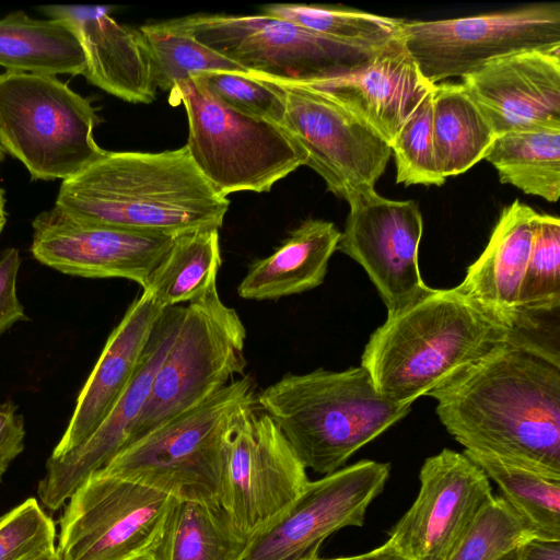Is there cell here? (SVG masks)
<instances>
[{
	"mask_svg": "<svg viewBox=\"0 0 560 560\" xmlns=\"http://www.w3.org/2000/svg\"><path fill=\"white\" fill-rule=\"evenodd\" d=\"M400 37L422 77L435 85L451 78L463 79L514 54L560 50V3L405 21Z\"/></svg>",
	"mask_w": 560,
	"mask_h": 560,
	"instance_id": "obj_10",
	"label": "cell"
},
{
	"mask_svg": "<svg viewBox=\"0 0 560 560\" xmlns=\"http://www.w3.org/2000/svg\"><path fill=\"white\" fill-rule=\"evenodd\" d=\"M538 214L518 199L504 207L487 246L455 289L508 323L545 339L538 334L540 324L518 310Z\"/></svg>",
	"mask_w": 560,
	"mask_h": 560,
	"instance_id": "obj_23",
	"label": "cell"
},
{
	"mask_svg": "<svg viewBox=\"0 0 560 560\" xmlns=\"http://www.w3.org/2000/svg\"><path fill=\"white\" fill-rule=\"evenodd\" d=\"M260 14L292 22L352 47L371 50L399 36L406 21L351 8L304 3L266 4Z\"/></svg>",
	"mask_w": 560,
	"mask_h": 560,
	"instance_id": "obj_31",
	"label": "cell"
},
{
	"mask_svg": "<svg viewBox=\"0 0 560 560\" xmlns=\"http://www.w3.org/2000/svg\"><path fill=\"white\" fill-rule=\"evenodd\" d=\"M21 265L15 247L7 248L0 256V336L15 323L28 320L16 292Z\"/></svg>",
	"mask_w": 560,
	"mask_h": 560,
	"instance_id": "obj_38",
	"label": "cell"
},
{
	"mask_svg": "<svg viewBox=\"0 0 560 560\" xmlns=\"http://www.w3.org/2000/svg\"><path fill=\"white\" fill-rule=\"evenodd\" d=\"M520 342L559 351L465 298L455 288L430 289L387 315L361 357L376 390L398 404L428 396L495 347Z\"/></svg>",
	"mask_w": 560,
	"mask_h": 560,
	"instance_id": "obj_2",
	"label": "cell"
},
{
	"mask_svg": "<svg viewBox=\"0 0 560 560\" xmlns=\"http://www.w3.org/2000/svg\"><path fill=\"white\" fill-rule=\"evenodd\" d=\"M560 306V219L539 213L518 292V310L532 319ZM537 320V319H536Z\"/></svg>",
	"mask_w": 560,
	"mask_h": 560,
	"instance_id": "obj_33",
	"label": "cell"
},
{
	"mask_svg": "<svg viewBox=\"0 0 560 560\" xmlns=\"http://www.w3.org/2000/svg\"><path fill=\"white\" fill-rule=\"evenodd\" d=\"M428 396L465 450L560 480L559 351L500 345Z\"/></svg>",
	"mask_w": 560,
	"mask_h": 560,
	"instance_id": "obj_1",
	"label": "cell"
},
{
	"mask_svg": "<svg viewBox=\"0 0 560 560\" xmlns=\"http://www.w3.org/2000/svg\"><path fill=\"white\" fill-rule=\"evenodd\" d=\"M518 560H560V540L532 538L517 548Z\"/></svg>",
	"mask_w": 560,
	"mask_h": 560,
	"instance_id": "obj_40",
	"label": "cell"
},
{
	"mask_svg": "<svg viewBox=\"0 0 560 560\" xmlns=\"http://www.w3.org/2000/svg\"><path fill=\"white\" fill-rule=\"evenodd\" d=\"M89 100L55 75L0 73V144L32 179H68L106 154Z\"/></svg>",
	"mask_w": 560,
	"mask_h": 560,
	"instance_id": "obj_6",
	"label": "cell"
},
{
	"mask_svg": "<svg viewBox=\"0 0 560 560\" xmlns=\"http://www.w3.org/2000/svg\"><path fill=\"white\" fill-rule=\"evenodd\" d=\"M173 498L101 470L70 495L58 560H143L156 544Z\"/></svg>",
	"mask_w": 560,
	"mask_h": 560,
	"instance_id": "obj_12",
	"label": "cell"
},
{
	"mask_svg": "<svg viewBox=\"0 0 560 560\" xmlns=\"http://www.w3.org/2000/svg\"><path fill=\"white\" fill-rule=\"evenodd\" d=\"M464 454L493 480L501 497L529 525L536 538L560 540V480L465 450Z\"/></svg>",
	"mask_w": 560,
	"mask_h": 560,
	"instance_id": "obj_30",
	"label": "cell"
},
{
	"mask_svg": "<svg viewBox=\"0 0 560 560\" xmlns=\"http://www.w3.org/2000/svg\"><path fill=\"white\" fill-rule=\"evenodd\" d=\"M340 235L330 221H303L272 254L250 264L237 287L238 295L271 301L317 288L324 282Z\"/></svg>",
	"mask_w": 560,
	"mask_h": 560,
	"instance_id": "obj_24",
	"label": "cell"
},
{
	"mask_svg": "<svg viewBox=\"0 0 560 560\" xmlns=\"http://www.w3.org/2000/svg\"><path fill=\"white\" fill-rule=\"evenodd\" d=\"M411 506L388 539L407 560H447L472 521L494 497L490 479L464 453L450 448L428 457Z\"/></svg>",
	"mask_w": 560,
	"mask_h": 560,
	"instance_id": "obj_15",
	"label": "cell"
},
{
	"mask_svg": "<svg viewBox=\"0 0 560 560\" xmlns=\"http://www.w3.org/2000/svg\"><path fill=\"white\" fill-rule=\"evenodd\" d=\"M7 220L5 199L3 189L0 187V233L2 232Z\"/></svg>",
	"mask_w": 560,
	"mask_h": 560,
	"instance_id": "obj_42",
	"label": "cell"
},
{
	"mask_svg": "<svg viewBox=\"0 0 560 560\" xmlns=\"http://www.w3.org/2000/svg\"><path fill=\"white\" fill-rule=\"evenodd\" d=\"M256 404L277 424L307 469L328 475L405 418L412 404L383 397L362 366L287 373Z\"/></svg>",
	"mask_w": 560,
	"mask_h": 560,
	"instance_id": "obj_4",
	"label": "cell"
},
{
	"mask_svg": "<svg viewBox=\"0 0 560 560\" xmlns=\"http://www.w3.org/2000/svg\"><path fill=\"white\" fill-rule=\"evenodd\" d=\"M190 77L223 106L282 125L285 110L283 95L269 80L230 70L199 72Z\"/></svg>",
	"mask_w": 560,
	"mask_h": 560,
	"instance_id": "obj_35",
	"label": "cell"
},
{
	"mask_svg": "<svg viewBox=\"0 0 560 560\" xmlns=\"http://www.w3.org/2000/svg\"><path fill=\"white\" fill-rule=\"evenodd\" d=\"M390 465L363 459L307 481L291 508L252 539L245 560H299L318 552L323 541L345 527H360L383 492Z\"/></svg>",
	"mask_w": 560,
	"mask_h": 560,
	"instance_id": "obj_16",
	"label": "cell"
},
{
	"mask_svg": "<svg viewBox=\"0 0 560 560\" xmlns=\"http://www.w3.org/2000/svg\"><path fill=\"white\" fill-rule=\"evenodd\" d=\"M501 560H518V553H517V549L511 551L510 553H508L504 558H502Z\"/></svg>",
	"mask_w": 560,
	"mask_h": 560,
	"instance_id": "obj_43",
	"label": "cell"
},
{
	"mask_svg": "<svg viewBox=\"0 0 560 560\" xmlns=\"http://www.w3.org/2000/svg\"><path fill=\"white\" fill-rule=\"evenodd\" d=\"M3 158H4V151H3V149H2V147L0 144V163L3 160Z\"/></svg>",
	"mask_w": 560,
	"mask_h": 560,
	"instance_id": "obj_44",
	"label": "cell"
},
{
	"mask_svg": "<svg viewBox=\"0 0 560 560\" xmlns=\"http://www.w3.org/2000/svg\"><path fill=\"white\" fill-rule=\"evenodd\" d=\"M229 206L186 145L155 153L107 151L62 180L55 202L82 221L172 236L219 230Z\"/></svg>",
	"mask_w": 560,
	"mask_h": 560,
	"instance_id": "obj_3",
	"label": "cell"
},
{
	"mask_svg": "<svg viewBox=\"0 0 560 560\" xmlns=\"http://www.w3.org/2000/svg\"><path fill=\"white\" fill-rule=\"evenodd\" d=\"M255 404L253 380L244 374L131 442L100 470L173 499L219 505L228 442Z\"/></svg>",
	"mask_w": 560,
	"mask_h": 560,
	"instance_id": "obj_5",
	"label": "cell"
},
{
	"mask_svg": "<svg viewBox=\"0 0 560 560\" xmlns=\"http://www.w3.org/2000/svg\"><path fill=\"white\" fill-rule=\"evenodd\" d=\"M485 160L502 184L557 202L560 196V128L546 127L495 137Z\"/></svg>",
	"mask_w": 560,
	"mask_h": 560,
	"instance_id": "obj_28",
	"label": "cell"
},
{
	"mask_svg": "<svg viewBox=\"0 0 560 560\" xmlns=\"http://www.w3.org/2000/svg\"><path fill=\"white\" fill-rule=\"evenodd\" d=\"M221 262L219 230L178 234L142 290L163 308L189 303L217 288Z\"/></svg>",
	"mask_w": 560,
	"mask_h": 560,
	"instance_id": "obj_29",
	"label": "cell"
},
{
	"mask_svg": "<svg viewBox=\"0 0 560 560\" xmlns=\"http://www.w3.org/2000/svg\"><path fill=\"white\" fill-rule=\"evenodd\" d=\"M249 544L220 504L173 499L143 560H245Z\"/></svg>",
	"mask_w": 560,
	"mask_h": 560,
	"instance_id": "obj_25",
	"label": "cell"
},
{
	"mask_svg": "<svg viewBox=\"0 0 560 560\" xmlns=\"http://www.w3.org/2000/svg\"><path fill=\"white\" fill-rule=\"evenodd\" d=\"M163 308L143 291L130 304L108 336L103 351L78 395L73 413L51 457L82 444L100 425L127 389L139 366Z\"/></svg>",
	"mask_w": 560,
	"mask_h": 560,
	"instance_id": "obj_22",
	"label": "cell"
},
{
	"mask_svg": "<svg viewBox=\"0 0 560 560\" xmlns=\"http://www.w3.org/2000/svg\"><path fill=\"white\" fill-rule=\"evenodd\" d=\"M25 427L12 401L0 404V480L11 462L24 450Z\"/></svg>",
	"mask_w": 560,
	"mask_h": 560,
	"instance_id": "obj_39",
	"label": "cell"
},
{
	"mask_svg": "<svg viewBox=\"0 0 560 560\" xmlns=\"http://www.w3.org/2000/svg\"><path fill=\"white\" fill-rule=\"evenodd\" d=\"M305 84L334 97L388 144L433 89L420 73L400 35L377 49L357 70Z\"/></svg>",
	"mask_w": 560,
	"mask_h": 560,
	"instance_id": "obj_20",
	"label": "cell"
},
{
	"mask_svg": "<svg viewBox=\"0 0 560 560\" xmlns=\"http://www.w3.org/2000/svg\"><path fill=\"white\" fill-rule=\"evenodd\" d=\"M168 93L170 104L186 110L190 158L219 195L269 191L306 165V152L282 126L223 106L191 77Z\"/></svg>",
	"mask_w": 560,
	"mask_h": 560,
	"instance_id": "obj_7",
	"label": "cell"
},
{
	"mask_svg": "<svg viewBox=\"0 0 560 560\" xmlns=\"http://www.w3.org/2000/svg\"><path fill=\"white\" fill-rule=\"evenodd\" d=\"M48 19L69 23L81 43L83 75L93 85L129 103L154 101L151 60L138 28L114 20L105 5H44Z\"/></svg>",
	"mask_w": 560,
	"mask_h": 560,
	"instance_id": "obj_21",
	"label": "cell"
},
{
	"mask_svg": "<svg viewBox=\"0 0 560 560\" xmlns=\"http://www.w3.org/2000/svg\"><path fill=\"white\" fill-rule=\"evenodd\" d=\"M176 20L194 38L247 73L277 81L337 78L364 66L377 50L352 47L264 14L203 13Z\"/></svg>",
	"mask_w": 560,
	"mask_h": 560,
	"instance_id": "obj_9",
	"label": "cell"
},
{
	"mask_svg": "<svg viewBox=\"0 0 560 560\" xmlns=\"http://www.w3.org/2000/svg\"><path fill=\"white\" fill-rule=\"evenodd\" d=\"M0 66L9 72L78 75L85 57L69 23L16 11L0 20Z\"/></svg>",
	"mask_w": 560,
	"mask_h": 560,
	"instance_id": "obj_26",
	"label": "cell"
},
{
	"mask_svg": "<svg viewBox=\"0 0 560 560\" xmlns=\"http://www.w3.org/2000/svg\"><path fill=\"white\" fill-rule=\"evenodd\" d=\"M348 205L337 250L365 270L392 315L431 289L418 262L421 211L412 200L387 199L375 189L354 196Z\"/></svg>",
	"mask_w": 560,
	"mask_h": 560,
	"instance_id": "obj_14",
	"label": "cell"
},
{
	"mask_svg": "<svg viewBox=\"0 0 560 560\" xmlns=\"http://www.w3.org/2000/svg\"><path fill=\"white\" fill-rule=\"evenodd\" d=\"M299 560H407L397 549L396 547L387 540L380 547L352 557H342V558H334V559H320L318 557V552L308 553Z\"/></svg>",
	"mask_w": 560,
	"mask_h": 560,
	"instance_id": "obj_41",
	"label": "cell"
},
{
	"mask_svg": "<svg viewBox=\"0 0 560 560\" xmlns=\"http://www.w3.org/2000/svg\"><path fill=\"white\" fill-rule=\"evenodd\" d=\"M56 526L35 498L0 517V560H27L56 549Z\"/></svg>",
	"mask_w": 560,
	"mask_h": 560,
	"instance_id": "obj_37",
	"label": "cell"
},
{
	"mask_svg": "<svg viewBox=\"0 0 560 560\" xmlns=\"http://www.w3.org/2000/svg\"><path fill=\"white\" fill-rule=\"evenodd\" d=\"M494 136L560 128V50L500 58L462 79Z\"/></svg>",
	"mask_w": 560,
	"mask_h": 560,
	"instance_id": "obj_19",
	"label": "cell"
},
{
	"mask_svg": "<svg viewBox=\"0 0 560 560\" xmlns=\"http://www.w3.org/2000/svg\"><path fill=\"white\" fill-rule=\"evenodd\" d=\"M432 103L435 162L447 179L485 160L495 136L460 83L435 84Z\"/></svg>",
	"mask_w": 560,
	"mask_h": 560,
	"instance_id": "obj_27",
	"label": "cell"
},
{
	"mask_svg": "<svg viewBox=\"0 0 560 560\" xmlns=\"http://www.w3.org/2000/svg\"><path fill=\"white\" fill-rule=\"evenodd\" d=\"M432 91L389 142L395 158L396 182L405 186H441L446 180L436 166L434 155Z\"/></svg>",
	"mask_w": 560,
	"mask_h": 560,
	"instance_id": "obj_36",
	"label": "cell"
},
{
	"mask_svg": "<svg viewBox=\"0 0 560 560\" xmlns=\"http://www.w3.org/2000/svg\"><path fill=\"white\" fill-rule=\"evenodd\" d=\"M245 339L244 324L222 302L217 288L185 305L179 330L155 373L130 443L243 376Z\"/></svg>",
	"mask_w": 560,
	"mask_h": 560,
	"instance_id": "obj_8",
	"label": "cell"
},
{
	"mask_svg": "<svg viewBox=\"0 0 560 560\" xmlns=\"http://www.w3.org/2000/svg\"><path fill=\"white\" fill-rule=\"evenodd\" d=\"M265 79L283 95L281 126L306 152V166L324 179L327 190L348 202L375 189L392 155L386 140L319 89Z\"/></svg>",
	"mask_w": 560,
	"mask_h": 560,
	"instance_id": "obj_11",
	"label": "cell"
},
{
	"mask_svg": "<svg viewBox=\"0 0 560 560\" xmlns=\"http://www.w3.org/2000/svg\"><path fill=\"white\" fill-rule=\"evenodd\" d=\"M31 253L40 264L83 278H122L142 289L175 236L79 220L51 208L32 222Z\"/></svg>",
	"mask_w": 560,
	"mask_h": 560,
	"instance_id": "obj_17",
	"label": "cell"
},
{
	"mask_svg": "<svg viewBox=\"0 0 560 560\" xmlns=\"http://www.w3.org/2000/svg\"><path fill=\"white\" fill-rule=\"evenodd\" d=\"M138 32L148 50L156 89L170 92L190 75L214 70L246 72L194 38L176 19L142 25Z\"/></svg>",
	"mask_w": 560,
	"mask_h": 560,
	"instance_id": "obj_32",
	"label": "cell"
},
{
	"mask_svg": "<svg viewBox=\"0 0 560 560\" xmlns=\"http://www.w3.org/2000/svg\"><path fill=\"white\" fill-rule=\"evenodd\" d=\"M308 481L275 421L256 409L243 416L228 442L220 505L252 541L298 500Z\"/></svg>",
	"mask_w": 560,
	"mask_h": 560,
	"instance_id": "obj_13",
	"label": "cell"
},
{
	"mask_svg": "<svg viewBox=\"0 0 560 560\" xmlns=\"http://www.w3.org/2000/svg\"><path fill=\"white\" fill-rule=\"evenodd\" d=\"M529 525L500 495L472 521L447 560H501L534 538Z\"/></svg>",
	"mask_w": 560,
	"mask_h": 560,
	"instance_id": "obj_34",
	"label": "cell"
},
{
	"mask_svg": "<svg viewBox=\"0 0 560 560\" xmlns=\"http://www.w3.org/2000/svg\"><path fill=\"white\" fill-rule=\"evenodd\" d=\"M184 311L183 305L163 311L132 381L96 430L72 451L58 457L49 456L45 476L37 487L45 508L57 511L79 486L130 443L155 373L177 336Z\"/></svg>",
	"mask_w": 560,
	"mask_h": 560,
	"instance_id": "obj_18",
	"label": "cell"
}]
</instances>
